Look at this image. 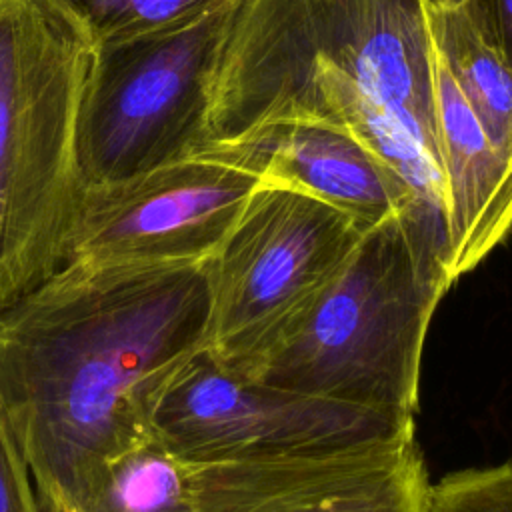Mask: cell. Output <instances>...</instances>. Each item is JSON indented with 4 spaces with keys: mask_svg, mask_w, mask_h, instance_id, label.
I'll return each instance as SVG.
<instances>
[{
    "mask_svg": "<svg viewBox=\"0 0 512 512\" xmlns=\"http://www.w3.org/2000/svg\"><path fill=\"white\" fill-rule=\"evenodd\" d=\"M360 238L358 226L334 206L260 182L206 262V348L242 372L330 282Z\"/></svg>",
    "mask_w": 512,
    "mask_h": 512,
    "instance_id": "6",
    "label": "cell"
},
{
    "mask_svg": "<svg viewBox=\"0 0 512 512\" xmlns=\"http://www.w3.org/2000/svg\"><path fill=\"white\" fill-rule=\"evenodd\" d=\"M208 330L206 262L64 264L0 308V410L42 512H78L102 468L152 438L164 384Z\"/></svg>",
    "mask_w": 512,
    "mask_h": 512,
    "instance_id": "1",
    "label": "cell"
},
{
    "mask_svg": "<svg viewBox=\"0 0 512 512\" xmlns=\"http://www.w3.org/2000/svg\"><path fill=\"white\" fill-rule=\"evenodd\" d=\"M238 0L186 24L96 46L80 94V190L196 156L208 142L218 58Z\"/></svg>",
    "mask_w": 512,
    "mask_h": 512,
    "instance_id": "5",
    "label": "cell"
},
{
    "mask_svg": "<svg viewBox=\"0 0 512 512\" xmlns=\"http://www.w3.org/2000/svg\"><path fill=\"white\" fill-rule=\"evenodd\" d=\"M294 116L352 132L392 168L412 198L402 232L418 264L452 286L424 2L238 0L212 82L206 146Z\"/></svg>",
    "mask_w": 512,
    "mask_h": 512,
    "instance_id": "2",
    "label": "cell"
},
{
    "mask_svg": "<svg viewBox=\"0 0 512 512\" xmlns=\"http://www.w3.org/2000/svg\"><path fill=\"white\" fill-rule=\"evenodd\" d=\"M196 512H424L414 430L274 460L190 466Z\"/></svg>",
    "mask_w": 512,
    "mask_h": 512,
    "instance_id": "9",
    "label": "cell"
},
{
    "mask_svg": "<svg viewBox=\"0 0 512 512\" xmlns=\"http://www.w3.org/2000/svg\"><path fill=\"white\" fill-rule=\"evenodd\" d=\"M436 112L454 284L512 232V156L490 142L438 56Z\"/></svg>",
    "mask_w": 512,
    "mask_h": 512,
    "instance_id": "11",
    "label": "cell"
},
{
    "mask_svg": "<svg viewBox=\"0 0 512 512\" xmlns=\"http://www.w3.org/2000/svg\"><path fill=\"white\" fill-rule=\"evenodd\" d=\"M28 462L0 410V512H38Z\"/></svg>",
    "mask_w": 512,
    "mask_h": 512,
    "instance_id": "16",
    "label": "cell"
},
{
    "mask_svg": "<svg viewBox=\"0 0 512 512\" xmlns=\"http://www.w3.org/2000/svg\"><path fill=\"white\" fill-rule=\"evenodd\" d=\"M446 290L390 218L362 234L330 282L240 374L412 418L428 324Z\"/></svg>",
    "mask_w": 512,
    "mask_h": 512,
    "instance_id": "4",
    "label": "cell"
},
{
    "mask_svg": "<svg viewBox=\"0 0 512 512\" xmlns=\"http://www.w3.org/2000/svg\"><path fill=\"white\" fill-rule=\"evenodd\" d=\"M260 182L236 164L196 154L124 182L80 190L64 264H204Z\"/></svg>",
    "mask_w": 512,
    "mask_h": 512,
    "instance_id": "8",
    "label": "cell"
},
{
    "mask_svg": "<svg viewBox=\"0 0 512 512\" xmlns=\"http://www.w3.org/2000/svg\"><path fill=\"white\" fill-rule=\"evenodd\" d=\"M78 512H196L190 466L148 438L102 468Z\"/></svg>",
    "mask_w": 512,
    "mask_h": 512,
    "instance_id": "13",
    "label": "cell"
},
{
    "mask_svg": "<svg viewBox=\"0 0 512 512\" xmlns=\"http://www.w3.org/2000/svg\"><path fill=\"white\" fill-rule=\"evenodd\" d=\"M438 60L490 142L512 156V70L462 6L426 8Z\"/></svg>",
    "mask_w": 512,
    "mask_h": 512,
    "instance_id": "12",
    "label": "cell"
},
{
    "mask_svg": "<svg viewBox=\"0 0 512 512\" xmlns=\"http://www.w3.org/2000/svg\"><path fill=\"white\" fill-rule=\"evenodd\" d=\"M426 8H456L462 6L464 0H422Z\"/></svg>",
    "mask_w": 512,
    "mask_h": 512,
    "instance_id": "18",
    "label": "cell"
},
{
    "mask_svg": "<svg viewBox=\"0 0 512 512\" xmlns=\"http://www.w3.org/2000/svg\"><path fill=\"white\" fill-rule=\"evenodd\" d=\"M94 44L58 0H0V308L66 258Z\"/></svg>",
    "mask_w": 512,
    "mask_h": 512,
    "instance_id": "3",
    "label": "cell"
},
{
    "mask_svg": "<svg viewBox=\"0 0 512 512\" xmlns=\"http://www.w3.org/2000/svg\"><path fill=\"white\" fill-rule=\"evenodd\" d=\"M462 8L512 70V0H464Z\"/></svg>",
    "mask_w": 512,
    "mask_h": 512,
    "instance_id": "17",
    "label": "cell"
},
{
    "mask_svg": "<svg viewBox=\"0 0 512 512\" xmlns=\"http://www.w3.org/2000/svg\"><path fill=\"white\" fill-rule=\"evenodd\" d=\"M424 512H512V460L460 470L430 484Z\"/></svg>",
    "mask_w": 512,
    "mask_h": 512,
    "instance_id": "15",
    "label": "cell"
},
{
    "mask_svg": "<svg viewBox=\"0 0 512 512\" xmlns=\"http://www.w3.org/2000/svg\"><path fill=\"white\" fill-rule=\"evenodd\" d=\"M412 418L262 384L206 346L164 384L150 436L186 466L328 452L410 432Z\"/></svg>",
    "mask_w": 512,
    "mask_h": 512,
    "instance_id": "7",
    "label": "cell"
},
{
    "mask_svg": "<svg viewBox=\"0 0 512 512\" xmlns=\"http://www.w3.org/2000/svg\"><path fill=\"white\" fill-rule=\"evenodd\" d=\"M88 32L94 48L196 20L228 0H58Z\"/></svg>",
    "mask_w": 512,
    "mask_h": 512,
    "instance_id": "14",
    "label": "cell"
},
{
    "mask_svg": "<svg viewBox=\"0 0 512 512\" xmlns=\"http://www.w3.org/2000/svg\"><path fill=\"white\" fill-rule=\"evenodd\" d=\"M200 154L314 196L344 212L362 234L390 218L404 226L412 212L410 192L392 168L352 132L324 120H264Z\"/></svg>",
    "mask_w": 512,
    "mask_h": 512,
    "instance_id": "10",
    "label": "cell"
}]
</instances>
